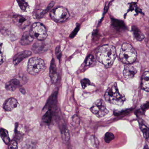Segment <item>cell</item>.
Instances as JSON below:
<instances>
[{
  "instance_id": "obj_20",
  "label": "cell",
  "mask_w": 149,
  "mask_h": 149,
  "mask_svg": "<svg viewBox=\"0 0 149 149\" xmlns=\"http://www.w3.org/2000/svg\"><path fill=\"white\" fill-rule=\"evenodd\" d=\"M36 147V143L33 141H27L23 145V149H34Z\"/></svg>"
},
{
  "instance_id": "obj_11",
  "label": "cell",
  "mask_w": 149,
  "mask_h": 149,
  "mask_svg": "<svg viewBox=\"0 0 149 149\" xmlns=\"http://www.w3.org/2000/svg\"><path fill=\"white\" fill-rule=\"evenodd\" d=\"M17 105V100L14 98H11L5 102L3 104V107L5 111H10L16 108Z\"/></svg>"
},
{
  "instance_id": "obj_32",
  "label": "cell",
  "mask_w": 149,
  "mask_h": 149,
  "mask_svg": "<svg viewBox=\"0 0 149 149\" xmlns=\"http://www.w3.org/2000/svg\"><path fill=\"white\" fill-rule=\"evenodd\" d=\"M79 26H77V27L75 28V29L73 31V32L72 33V34H71L70 36V37L71 38H73V37L75 36V35L77 34V32L79 31Z\"/></svg>"
},
{
  "instance_id": "obj_22",
  "label": "cell",
  "mask_w": 149,
  "mask_h": 149,
  "mask_svg": "<svg viewBox=\"0 0 149 149\" xmlns=\"http://www.w3.org/2000/svg\"><path fill=\"white\" fill-rule=\"evenodd\" d=\"M62 139L64 142L66 143L70 139V135L69 131L66 129V128H64L62 131Z\"/></svg>"
},
{
  "instance_id": "obj_6",
  "label": "cell",
  "mask_w": 149,
  "mask_h": 149,
  "mask_svg": "<svg viewBox=\"0 0 149 149\" xmlns=\"http://www.w3.org/2000/svg\"><path fill=\"white\" fill-rule=\"evenodd\" d=\"M50 16L52 20L58 23H63L70 17L68 10L64 7H58L52 10Z\"/></svg>"
},
{
  "instance_id": "obj_18",
  "label": "cell",
  "mask_w": 149,
  "mask_h": 149,
  "mask_svg": "<svg viewBox=\"0 0 149 149\" xmlns=\"http://www.w3.org/2000/svg\"><path fill=\"white\" fill-rule=\"evenodd\" d=\"M132 29L134 36L136 38V40L139 41H141L144 39V35L137 27L133 26L132 27Z\"/></svg>"
},
{
  "instance_id": "obj_35",
  "label": "cell",
  "mask_w": 149,
  "mask_h": 149,
  "mask_svg": "<svg viewBox=\"0 0 149 149\" xmlns=\"http://www.w3.org/2000/svg\"><path fill=\"white\" fill-rule=\"evenodd\" d=\"M148 43H149V41L148 42Z\"/></svg>"
},
{
  "instance_id": "obj_21",
  "label": "cell",
  "mask_w": 149,
  "mask_h": 149,
  "mask_svg": "<svg viewBox=\"0 0 149 149\" xmlns=\"http://www.w3.org/2000/svg\"><path fill=\"white\" fill-rule=\"evenodd\" d=\"M52 118V114L51 111L49 110L47 111L42 117V120L45 123L49 124L51 121Z\"/></svg>"
},
{
  "instance_id": "obj_24",
  "label": "cell",
  "mask_w": 149,
  "mask_h": 149,
  "mask_svg": "<svg viewBox=\"0 0 149 149\" xmlns=\"http://www.w3.org/2000/svg\"><path fill=\"white\" fill-rule=\"evenodd\" d=\"M114 135L113 133H110V132H107L105 134L104 140L107 143H109L114 139Z\"/></svg>"
},
{
  "instance_id": "obj_3",
  "label": "cell",
  "mask_w": 149,
  "mask_h": 149,
  "mask_svg": "<svg viewBox=\"0 0 149 149\" xmlns=\"http://www.w3.org/2000/svg\"><path fill=\"white\" fill-rule=\"evenodd\" d=\"M136 57V51L133 46L129 44H123L119 56L120 60L123 63L127 65L132 64L135 61Z\"/></svg>"
},
{
  "instance_id": "obj_9",
  "label": "cell",
  "mask_w": 149,
  "mask_h": 149,
  "mask_svg": "<svg viewBox=\"0 0 149 149\" xmlns=\"http://www.w3.org/2000/svg\"><path fill=\"white\" fill-rule=\"evenodd\" d=\"M49 48V45L43 42V41H39L34 44L32 46V49L35 53L40 54L47 51Z\"/></svg>"
},
{
  "instance_id": "obj_17",
  "label": "cell",
  "mask_w": 149,
  "mask_h": 149,
  "mask_svg": "<svg viewBox=\"0 0 149 149\" xmlns=\"http://www.w3.org/2000/svg\"><path fill=\"white\" fill-rule=\"evenodd\" d=\"M0 136L4 143L8 145L10 142V139L9 136L8 131L3 128H0Z\"/></svg>"
},
{
  "instance_id": "obj_2",
  "label": "cell",
  "mask_w": 149,
  "mask_h": 149,
  "mask_svg": "<svg viewBox=\"0 0 149 149\" xmlns=\"http://www.w3.org/2000/svg\"><path fill=\"white\" fill-rule=\"evenodd\" d=\"M104 98L107 102L120 106L123 105L125 100V97L119 93L116 82L109 84L105 93Z\"/></svg>"
},
{
  "instance_id": "obj_13",
  "label": "cell",
  "mask_w": 149,
  "mask_h": 149,
  "mask_svg": "<svg viewBox=\"0 0 149 149\" xmlns=\"http://www.w3.org/2000/svg\"><path fill=\"white\" fill-rule=\"evenodd\" d=\"M50 77L53 82H56L58 79L57 70L55 60L52 59L50 66Z\"/></svg>"
},
{
  "instance_id": "obj_15",
  "label": "cell",
  "mask_w": 149,
  "mask_h": 149,
  "mask_svg": "<svg viewBox=\"0 0 149 149\" xmlns=\"http://www.w3.org/2000/svg\"><path fill=\"white\" fill-rule=\"evenodd\" d=\"M142 87L145 91L149 92V72L143 73L142 78Z\"/></svg>"
},
{
  "instance_id": "obj_29",
  "label": "cell",
  "mask_w": 149,
  "mask_h": 149,
  "mask_svg": "<svg viewBox=\"0 0 149 149\" xmlns=\"http://www.w3.org/2000/svg\"><path fill=\"white\" fill-rule=\"evenodd\" d=\"M54 5V2H52L51 3H50L49 4V6H48V7H47V8H46V9L45 10H43V11H42V12H41V13H40V16H42L44 15L45 14V13H46V12H48V11H49V10H50L51 9V8H52V6H53V5Z\"/></svg>"
},
{
  "instance_id": "obj_25",
  "label": "cell",
  "mask_w": 149,
  "mask_h": 149,
  "mask_svg": "<svg viewBox=\"0 0 149 149\" xmlns=\"http://www.w3.org/2000/svg\"><path fill=\"white\" fill-rule=\"evenodd\" d=\"M18 3V5L20 8L22 10H25L28 7V4L25 0H17Z\"/></svg>"
},
{
  "instance_id": "obj_10",
  "label": "cell",
  "mask_w": 149,
  "mask_h": 149,
  "mask_svg": "<svg viewBox=\"0 0 149 149\" xmlns=\"http://www.w3.org/2000/svg\"><path fill=\"white\" fill-rule=\"evenodd\" d=\"M137 72L136 69L131 65H127L124 67L123 74L127 80L133 79Z\"/></svg>"
},
{
  "instance_id": "obj_19",
  "label": "cell",
  "mask_w": 149,
  "mask_h": 149,
  "mask_svg": "<svg viewBox=\"0 0 149 149\" xmlns=\"http://www.w3.org/2000/svg\"><path fill=\"white\" fill-rule=\"evenodd\" d=\"M112 25L113 27L118 31L124 29L125 28V25L123 21L116 19H112Z\"/></svg>"
},
{
  "instance_id": "obj_1",
  "label": "cell",
  "mask_w": 149,
  "mask_h": 149,
  "mask_svg": "<svg viewBox=\"0 0 149 149\" xmlns=\"http://www.w3.org/2000/svg\"><path fill=\"white\" fill-rule=\"evenodd\" d=\"M116 53L115 48L112 45H103L100 47L96 53V59L106 68H109L113 65Z\"/></svg>"
},
{
  "instance_id": "obj_31",
  "label": "cell",
  "mask_w": 149,
  "mask_h": 149,
  "mask_svg": "<svg viewBox=\"0 0 149 149\" xmlns=\"http://www.w3.org/2000/svg\"><path fill=\"white\" fill-rule=\"evenodd\" d=\"M56 54L57 58L59 60L60 58H61V56H62V52H61L59 46H58L56 49Z\"/></svg>"
},
{
  "instance_id": "obj_12",
  "label": "cell",
  "mask_w": 149,
  "mask_h": 149,
  "mask_svg": "<svg viewBox=\"0 0 149 149\" xmlns=\"http://www.w3.org/2000/svg\"><path fill=\"white\" fill-rule=\"evenodd\" d=\"M31 55V52L29 51H25L20 52L14 57L13 58V63L15 65H17L21 61H22L23 59Z\"/></svg>"
},
{
  "instance_id": "obj_34",
  "label": "cell",
  "mask_w": 149,
  "mask_h": 149,
  "mask_svg": "<svg viewBox=\"0 0 149 149\" xmlns=\"http://www.w3.org/2000/svg\"><path fill=\"white\" fill-rule=\"evenodd\" d=\"M143 149H149V148L148 146V145H145L144 146V148H143Z\"/></svg>"
},
{
  "instance_id": "obj_8",
  "label": "cell",
  "mask_w": 149,
  "mask_h": 149,
  "mask_svg": "<svg viewBox=\"0 0 149 149\" xmlns=\"http://www.w3.org/2000/svg\"><path fill=\"white\" fill-rule=\"evenodd\" d=\"M14 23L21 29H25L30 24V20L29 17L21 15H15L13 17Z\"/></svg>"
},
{
  "instance_id": "obj_5",
  "label": "cell",
  "mask_w": 149,
  "mask_h": 149,
  "mask_svg": "<svg viewBox=\"0 0 149 149\" xmlns=\"http://www.w3.org/2000/svg\"><path fill=\"white\" fill-rule=\"evenodd\" d=\"M30 34L33 38L43 41L47 37V32L44 25L39 22L35 23L31 28Z\"/></svg>"
},
{
  "instance_id": "obj_4",
  "label": "cell",
  "mask_w": 149,
  "mask_h": 149,
  "mask_svg": "<svg viewBox=\"0 0 149 149\" xmlns=\"http://www.w3.org/2000/svg\"><path fill=\"white\" fill-rule=\"evenodd\" d=\"M46 68L44 61L37 57L30 58L28 63L27 70L29 73L37 75L43 72Z\"/></svg>"
},
{
  "instance_id": "obj_7",
  "label": "cell",
  "mask_w": 149,
  "mask_h": 149,
  "mask_svg": "<svg viewBox=\"0 0 149 149\" xmlns=\"http://www.w3.org/2000/svg\"><path fill=\"white\" fill-rule=\"evenodd\" d=\"M90 110L92 113L98 117H103L109 112L105 102L102 99L96 100L93 104V106L90 108Z\"/></svg>"
},
{
  "instance_id": "obj_30",
  "label": "cell",
  "mask_w": 149,
  "mask_h": 149,
  "mask_svg": "<svg viewBox=\"0 0 149 149\" xmlns=\"http://www.w3.org/2000/svg\"><path fill=\"white\" fill-rule=\"evenodd\" d=\"M4 56L1 44L0 43V65L4 61Z\"/></svg>"
},
{
  "instance_id": "obj_28",
  "label": "cell",
  "mask_w": 149,
  "mask_h": 149,
  "mask_svg": "<svg viewBox=\"0 0 149 149\" xmlns=\"http://www.w3.org/2000/svg\"><path fill=\"white\" fill-rule=\"evenodd\" d=\"M8 149H18L17 143L16 141L13 140L10 142Z\"/></svg>"
},
{
  "instance_id": "obj_16",
  "label": "cell",
  "mask_w": 149,
  "mask_h": 149,
  "mask_svg": "<svg viewBox=\"0 0 149 149\" xmlns=\"http://www.w3.org/2000/svg\"><path fill=\"white\" fill-rule=\"evenodd\" d=\"M33 41V38L31 36L30 33L25 32L21 38L20 43L23 45H27L30 44Z\"/></svg>"
},
{
  "instance_id": "obj_26",
  "label": "cell",
  "mask_w": 149,
  "mask_h": 149,
  "mask_svg": "<svg viewBox=\"0 0 149 149\" xmlns=\"http://www.w3.org/2000/svg\"><path fill=\"white\" fill-rule=\"evenodd\" d=\"M95 62L94 57L93 55H89L87 57L86 60V65H91Z\"/></svg>"
},
{
  "instance_id": "obj_33",
  "label": "cell",
  "mask_w": 149,
  "mask_h": 149,
  "mask_svg": "<svg viewBox=\"0 0 149 149\" xmlns=\"http://www.w3.org/2000/svg\"><path fill=\"white\" fill-rule=\"evenodd\" d=\"M20 91L22 92L24 94L25 93V90L22 87V88H20Z\"/></svg>"
},
{
  "instance_id": "obj_23",
  "label": "cell",
  "mask_w": 149,
  "mask_h": 149,
  "mask_svg": "<svg viewBox=\"0 0 149 149\" xmlns=\"http://www.w3.org/2000/svg\"><path fill=\"white\" fill-rule=\"evenodd\" d=\"M140 128L142 131L143 136L146 139L149 138V129L148 128L143 124L140 125Z\"/></svg>"
},
{
  "instance_id": "obj_14",
  "label": "cell",
  "mask_w": 149,
  "mask_h": 149,
  "mask_svg": "<svg viewBox=\"0 0 149 149\" xmlns=\"http://www.w3.org/2000/svg\"><path fill=\"white\" fill-rule=\"evenodd\" d=\"M20 86V82L18 80L14 79L7 82L5 85V88L7 90L13 91L15 90Z\"/></svg>"
},
{
  "instance_id": "obj_27",
  "label": "cell",
  "mask_w": 149,
  "mask_h": 149,
  "mask_svg": "<svg viewBox=\"0 0 149 149\" xmlns=\"http://www.w3.org/2000/svg\"><path fill=\"white\" fill-rule=\"evenodd\" d=\"M81 86L83 89L86 88L87 86L90 85V81L89 79H84L81 81Z\"/></svg>"
}]
</instances>
